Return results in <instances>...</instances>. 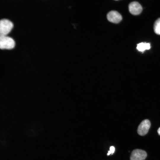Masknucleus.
<instances>
[{
    "label": "nucleus",
    "instance_id": "nucleus-1",
    "mask_svg": "<svg viewBox=\"0 0 160 160\" xmlns=\"http://www.w3.org/2000/svg\"><path fill=\"white\" fill-rule=\"evenodd\" d=\"M15 42L11 37L6 35H0V48L11 49L15 46Z\"/></svg>",
    "mask_w": 160,
    "mask_h": 160
},
{
    "label": "nucleus",
    "instance_id": "nucleus-2",
    "mask_svg": "<svg viewBox=\"0 0 160 160\" xmlns=\"http://www.w3.org/2000/svg\"><path fill=\"white\" fill-rule=\"evenodd\" d=\"M13 26V23L8 19H1L0 20V35H6L10 31Z\"/></svg>",
    "mask_w": 160,
    "mask_h": 160
},
{
    "label": "nucleus",
    "instance_id": "nucleus-3",
    "mask_svg": "<svg viewBox=\"0 0 160 160\" xmlns=\"http://www.w3.org/2000/svg\"><path fill=\"white\" fill-rule=\"evenodd\" d=\"M151 124L149 120L146 119L143 121L138 127L137 132L141 136L144 135L148 132Z\"/></svg>",
    "mask_w": 160,
    "mask_h": 160
},
{
    "label": "nucleus",
    "instance_id": "nucleus-4",
    "mask_svg": "<svg viewBox=\"0 0 160 160\" xmlns=\"http://www.w3.org/2000/svg\"><path fill=\"white\" fill-rule=\"evenodd\" d=\"M146 152L140 149L134 150L132 152L130 156V160H144L147 157Z\"/></svg>",
    "mask_w": 160,
    "mask_h": 160
},
{
    "label": "nucleus",
    "instance_id": "nucleus-5",
    "mask_svg": "<svg viewBox=\"0 0 160 160\" xmlns=\"http://www.w3.org/2000/svg\"><path fill=\"white\" fill-rule=\"evenodd\" d=\"M107 19L109 22L115 23H119L122 20V17L121 14L115 10L109 12L107 14Z\"/></svg>",
    "mask_w": 160,
    "mask_h": 160
},
{
    "label": "nucleus",
    "instance_id": "nucleus-6",
    "mask_svg": "<svg viewBox=\"0 0 160 160\" xmlns=\"http://www.w3.org/2000/svg\"><path fill=\"white\" fill-rule=\"evenodd\" d=\"M129 12L132 15H137L140 14L142 11V8L141 5L137 2L133 1L129 5Z\"/></svg>",
    "mask_w": 160,
    "mask_h": 160
},
{
    "label": "nucleus",
    "instance_id": "nucleus-7",
    "mask_svg": "<svg viewBox=\"0 0 160 160\" xmlns=\"http://www.w3.org/2000/svg\"><path fill=\"white\" fill-rule=\"evenodd\" d=\"M151 48L150 44L149 43L141 42L137 45L136 47L138 50L143 52L146 50H148Z\"/></svg>",
    "mask_w": 160,
    "mask_h": 160
},
{
    "label": "nucleus",
    "instance_id": "nucleus-8",
    "mask_svg": "<svg viewBox=\"0 0 160 160\" xmlns=\"http://www.w3.org/2000/svg\"><path fill=\"white\" fill-rule=\"evenodd\" d=\"M153 29L156 34L160 35V18L157 19L155 22Z\"/></svg>",
    "mask_w": 160,
    "mask_h": 160
},
{
    "label": "nucleus",
    "instance_id": "nucleus-9",
    "mask_svg": "<svg viewBox=\"0 0 160 160\" xmlns=\"http://www.w3.org/2000/svg\"><path fill=\"white\" fill-rule=\"evenodd\" d=\"M115 150V148L113 146H111L110 147V150L108 151L107 155H109L110 154H112L114 153Z\"/></svg>",
    "mask_w": 160,
    "mask_h": 160
},
{
    "label": "nucleus",
    "instance_id": "nucleus-10",
    "mask_svg": "<svg viewBox=\"0 0 160 160\" xmlns=\"http://www.w3.org/2000/svg\"><path fill=\"white\" fill-rule=\"evenodd\" d=\"M157 132L158 134L160 135V127L157 130Z\"/></svg>",
    "mask_w": 160,
    "mask_h": 160
}]
</instances>
